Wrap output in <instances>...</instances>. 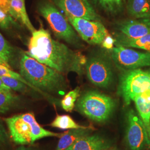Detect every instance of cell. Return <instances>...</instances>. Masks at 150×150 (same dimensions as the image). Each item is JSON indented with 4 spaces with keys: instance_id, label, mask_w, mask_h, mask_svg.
Segmentation results:
<instances>
[{
    "instance_id": "cell-1",
    "label": "cell",
    "mask_w": 150,
    "mask_h": 150,
    "mask_svg": "<svg viewBox=\"0 0 150 150\" xmlns=\"http://www.w3.org/2000/svg\"><path fill=\"white\" fill-rule=\"evenodd\" d=\"M26 53L39 62L64 74L73 72L81 75L86 58L52 38L47 30L41 27L32 33Z\"/></svg>"
},
{
    "instance_id": "cell-2",
    "label": "cell",
    "mask_w": 150,
    "mask_h": 150,
    "mask_svg": "<svg viewBox=\"0 0 150 150\" xmlns=\"http://www.w3.org/2000/svg\"><path fill=\"white\" fill-rule=\"evenodd\" d=\"M20 74L42 94H63L67 87L64 76L59 71L22 53L18 62Z\"/></svg>"
},
{
    "instance_id": "cell-3",
    "label": "cell",
    "mask_w": 150,
    "mask_h": 150,
    "mask_svg": "<svg viewBox=\"0 0 150 150\" xmlns=\"http://www.w3.org/2000/svg\"><path fill=\"white\" fill-rule=\"evenodd\" d=\"M12 140L16 144L32 145L38 139L47 137L60 138L64 134L43 129L38 123L33 112L16 115L4 119Z\"/></svg>"
},
{
    "instance_id": "cell-4",
    "label": "cell",
    "mask_w": 150,
    "mask_h": 150,
    "mask_svg": "<svg viewBox=\"0 0 150 150\" xmlns=\"http://www.w3.org/2000/svg\"><path fill=\"white\" fill-rule=\"evenodd\" d=\"M116 105L112 97L97 91H90L78 98L76 110L93 121L103 123L111 117Z\"/></svg>"
},
{
    "instance_id": "cell-5",
    "label": "cell",
    "mask_w": 150,
    "mask_h": 150,
    "mask_svg": "<svg viewBox=\"0 0 150 150\" xmlns=\"http://www.w3.org/2000/svg\"><path fill=\"white\" fill-rule=\"evenodd\" d=\"M38 13L48 22L56 38L75 46H80V39L67 17L59 10L53 2L48 0L40 1Z\"/></svg>"
},
{
    "instance_id": "cell-6",
    "label": "cell",
    "mask_w": 150,
    "mask_h": 150,
    "mask_svg": "<svg viewBox=\"0 0 150 150\" xmlns=\"http://www.w3.org/2000/svg\"><path fill=\"white\" fill-rule=\"evenodd\" d=\"M150 90V73L140 69L122 71L120 75L118 95L124 104H130L136 95Z\"/></svg>"
},
{
    "instance_id": "cell-7",
    "label": "cell",
    "mask_w": 150,
    "mask_h": 150,
    "mask_svg": "<svg viewBox=\"0 0 150 150\" xmlns=\"http://www.w3.org/2000/svg\"><path fill=\"white\" fill-rule=\"evenodd\" d=\"M85 69L88 80L94 85L107 88L112 83V66L105 56L97 54L91 56L86 61Z\"/></svg>"
},
{
    "instance_id": "cell-8",
    "label": "cell",
    "mask_w": 150,
    "mask_h": 150,
    "mask_svg": "<svg viewBox=\"0 0 150 150\" xmlns=\"http://www.w3.org/2000/svg\"><path fill=\"white\" fill-rule=\"evenodd\" d=\"M110 51L113 63L121 71L150 66V52H142L117 46Z\"/></svg>"
},
{
    "instance_id": "cell-9",
    "label": "cell",
    "mask_w": 150,
    "mask_h": 150,
    "mask_svg": "<svg viewBox=\"0 0 150 150\" xmlns=\"http://www.w3.org/2000/svg\"><path fill=\"white\" fill-rule=\"evenodd\" d=\"M81 38L90 45H100L108 35V31L101 21L66 16Z\"/></svg>"
},
{
    "instance_id": "cell-10",
    "label": "cell",
    "mask_w": 150,
    "mask_h": 150,
    "mask_svg": "<svg viewBox=\"0 0 150 150\" xmlns=\"http://www.w3.org/2000/svg\"><path fill=\"white\" fill-rule=\"evenodd\" d=\"M125 141L129 150H142L147 145L145 127L138 113L133 109L126 113Z\"/></svg>"
},
{
    "instance_id": "cell-11",
    "label": "cell",
    "mask_w": 150,
    "mask_h": 150,
    "mask_svg": "<svg viewBox=\"0 0 150 150\" xmlns=\"http://www.w3.org/2000/svg\"><path fill=\"white\" fill-rule=\"evenodd\" d=\"M52 1L57 7L64 12L66 16L101 21V17L88 0H52Z\"/></svg>"
},
{
    "instance_id": "cell-12",
    "label": "cell",
    "mask_w": 150,
    "mask_h": 150,
    "mask_svg": "<svg viewBox=\"0 0 150 150\" xmlns=\"http://www.w3.org/2000/svg\"><path fill=\"white\" fill-rule=\"evenodd\" d=\"M121 33L129 38H139L150 33V17L125 20L118 24Z\"/></svg>"
},
{
    "instance_id": "cell-13",
    "label": "cell",
    "mask_w": 150,
    "mask_h": 150,
    "mask_svg": "<svg viewBox=\"0 0 150 150\" xmlns=\"http://www.w3.org/2000/svg\"><path fill=\"white\" fill-rule=\"evenodd\" d=\"M132 101L145 127L147 145L150 147V90L136 95Z\"/></svg>"
},
{
    "instance_id": "cell-14",
    "label": "cell",
    "mask_w": 150,
    "mask_h": 150,
    "mask_svg": "<svg viewBox=\"0 0 150 150\" xmlns=\"http://www.w3.org/2000/svg\"><path fill=\"white\" fill-rule=\"evenodd\" d=\"M111 147V142L103 137L98 134H89L77 139L64 150H107Z\"/></svg>"
},
{
    "instance_id": "cell-15",
    "label": "cell",
    "mask_w": 150,
    "mask_h": 150,
    "mask_svg": "<svg viewBox=\"0 0 150 150\" xmlns=\"http://www.w3.org/2000/svg\"><path fill=\"white\" fill-rule=\"evenodd\" d=\"M117 47H134L150 51V33L139 38H129L121 33L115 38Z\"/></svg>"
},
{
    "instance_id": "cell-16",
    "label": "cell",
    "mask_w": 150,
    "mask_h": 150,
    "mask_svg": "<svg viewBox=\"0 0 150 150\" xmlns=\"http://www.w3.org/2000/svg\"><path fill=\"white\" fill-rule=\"evenodd\" d=\"M126 10L132 18L150 17V0H127Z\"/></svg>"
},
{
    "instance_id": "cell-17",
    "label": "cell",
    "mask_w": 150,
    "mask_h": 150,
    "mask_svg": "<svg viewBox=\"0 0 150 150\" xmlns=\"http://www.w3.org/2000/svg\"><path fill=\"white\" fill-rule=\"evenodd\" d=\"M92 129H71L59 138L56 150H64L69 148L82 137L91 134Z\"/></svg>"
},
{
    "instance_id": "cell-18",
    "label": "cell",
    "mask_w": 150,
    "mask_h": 150,
    "mask_svg": "<svg viewBox=\"0 0 150 150\" xmlns=\"http://www.w3.org/2000/svg\"><path fill=\"white\" fill-rule=\"evenodd\" d=\"M93 3L108 15L116 16L122 12L126 0H92Z\"/></svg>"
},
{
    "instance_id": "cell-19",
    "label": "cell",
    "mask_w": 150,
    "mask_h": 150,
    "mask_svg": "<svg viewBox=\"0 0 150 150\" xmlns=\"http://www.w3.org/2000/svg\"><path fill=\"white\" fill-rule=\"evenodd\" d=\"M11 8L15 13L17 20H20L22 23L24 25L27 29L33 32L36 29L33 27L27 14L25 0H11L10 1Z\"/></svg>"
},
{
    "instance_id": "cell-20",
    "label": "cell",
    "mask_w": 150,
    "mask_h": 150,
    "mask_svg": "<svg viewBox=\"0 0 150 150\" xmlns=\"http://www.w3.org/2000/svg\"><path fill=\"white\" fill-rule=\"evenodd\" d=\"M17 51L0 33V58L10 67L15 66L17 62Z\"/></svg>"
},
{
    "instance_id": "cell-21",
    "label": "cell",
    "mask_w": 150,
    "mask_h": 150,
    "mask_svg": "<svg viewBox=\"0 0 150 150\" xmlns=\"http://www.w3.org/2000/svg\"><path fill=\"white\" fill-rule=\"evenodd\" d=\"M20 97L12 91H0V113H5L18 105Z\"/></svg>"
},
{
    "instance_id": "cell-22",
    "label": "cell",
    "mask_w": 150,
    "mask_h": 150,
    "mask_svg": "<svg viewBox=\"0 0 150 150\" xmlns=\"http://www.w3.org/2000/svg\"><path fill=\"white\" fill-rule=\"evenodd\" d=\"M50 126L61 129H92V127L90 126H84L79 125L75 122V121L70 116L67 115H57L54 121L50 124Z\"/></svg>"
},
{
    "instance_id": "cell-23",
    "label": "cell",
    "mask_w": 150,
    "mask_h": 150,
    "mask_svg": "<svg viewBox=\"0 0 150 150\" xmlns=\"http://www.w3.org/2000/svg\"><path fill=\"white\" fill-rule=\"evenodd\" d=\"M80 96V88L76 87L75 89L69 91L61 101V105L65 111L71 112L75 106V102Z\"/></svg>"
},
{
    "instance_id": "cell-24",
    "label": "cell",
    "mask_w": 150,
    "mask_h": 150,
    "mask_svg": "<svg viewBox=\"0 0 150 150\" xmlns=\"http://www.w3.org/2000/svg\"><path fill=\"white\" fill-rule=\"evenodd\" d=\"M0 79L6 85L8 86L12 90L21 92L23 94L30 93L31 90H33L25 83L15 79L9 77H0Z\"/></svg>"
},
{
    "instance_id": "cell-25",
    "label": "cell",
    "mask_w": 150,
    "mask_h": 150,
    "mask_svg": "<svg viewBox=\"0 0 150 150\" xmlns=\"http://www.w3.org/2000/svg\"><path fill=\"white\" fill-rule=\"evenodd\" d=\"M0 77H9L13 78L17 80L21 81L22 82L27 84L28 86L32 88V89L34 90L35 91H37L30 83H29L27 81L23 79V77L21 75L18 74L16 72H15L14 71L11 70L10 67L6 65L0 64Z\"/></svg>"
},
{
    "instance_id": "cell-26",
    "label": "cell",
    "mask_w": 150,
    "mask_h": 150,
    "mask_svg": "<svg viewBox=\"0 0 150 150\" xmlns=\"http://www.w3.org/2000/svg\"><path fill=\"white\" fill-rule=\"evenodd\" d=\"M11 24L16 23L13 18L0 7V27L3 29H8Z\"/></svg>"
},
{
    "instance_id": "cell-27",
    "label": "cell",
    "mask_w": 150,
    "mask_h": 150,
    "mask_svg": "<svg viewBox=\"0 0 150 150\" xmlns=\"http://www.w3.org/2000/svg\"><path fill=\"white\" fill-rule=\"evenodd\" d=\"M10 1L11 0H0V7L8 15L17 20L16 14L11 8Z\"/></svg>"
},
{
    "instance_id": "cell-28",
    "label": "cell",
    "mask_w": 150,
    "mask_h": 150,
    "mask_svg": "<svg viewBox=\"0 0 150 150\" xmlns=\"http://www.w3.org/2000/svg\"><path fill=\"white\" fill-rule=\"evenodd\" d=\"M115 40L111 36L107 35V36L103 40L101 45L103 47L108 50H111L113 48V45L115 44Z\"/></svg>"
},
{
    "instance_id": "cell-29",
    "label": "cell",
    "mask_w": 150,
    "mask_h": 150,
    "mask_svg": "<svg viewBox=\"0 0 150 150\" xmlns=\"http://www.w3.org/2000/svg\"><path fill=\"white\" fill-rule=\"evenodd\" d=\"M8 134L1 121H0V146L5 144L8 139Z\"/></svg>"
},
{
    "instance_id": "cell-30",
    "label": "cell",
    "mask_w": 150,
    "mask_h": 150,
    "mask_svg": "<svg viewBox=\"0 0 150 150\" xmlns=\"http://www.w3.org/2000/svg\"><path fill=\"white\" fill-rule=\"evenodd\" d=\"M12 91L8 86L6 85L0 79V91Z\"/></svg>"
},
{
    "instance_id": "cell-31",
    "label": "cell",
    "mask_w": 150,
    "mask_h": 150,
    "mask_svg": "<svg viewBox=\"0 0 150 150\" xmlns=\"http://www.w3.org/2000/svg\"><path fill=\"white\" fill-rule=\"evenodd\" d=\"M16 150H38L31 147H26L24 145H22L21 146L17 148Z\"/></svg>"
},
{
    "instance_id": "cell-32",
    "label": "cell",
    "mask_w": 150,
    "mask_h": 150,
    "mask_svg": "<svg viewBox=\"0 0 150 150\" xmlns=\"http://www.w3.org/2000/svg\"><path fill=\"white\" fill-rule=\"evenodd\" d=\"M0 64H4V65H6V66H7L10 67L8 64H7L5 62L3 59H1V58H0Z\"/></svg>"
},
{
    "instance_id": "cell-33",
    "label": "cell",
    "mask_w": 150,
    "mask_h": 150,
    "mask_svg": "<svg viewBox=\"0 0 150 150\" xmlns=\"http://www.w3.org/2000/svg\"><path fill=\"white\" fill-rule=\"evenodd\" d=\"M116 150V149H113V148H110V149H108V150Z\"/></svg>"
},
{
    "instance_id": "cell-34",
    "label": "cell",
    "mask_w": 150,
    "mask_h": 150,
    "mask_svg": "<svg viewBox=\"0 0 150 150\" xmlns=\"http://www.w3.org/2000/svg\"><path fill=\"white\" fill-rule=\"evenodd\" d=\"M146 71H148V72H149L150 73V69H149L148 70H146Z\"/></svg>"
}]
</instances>
